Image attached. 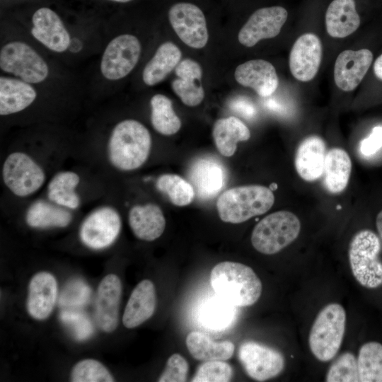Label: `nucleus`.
<instances>
[{"label": "nucleus", "instance_id": "nucleus-39", "mask_svg": "<svg viewBox=\"0 0 382 382\" xmlns=\"http://www.w3.org/2000/svg\"><path fill=\"white\" fill-rule=\"evenodd\" d=\"M91 294L90 287L83 281L72 279L62 290L59 296V305L65 309H76L88 303Z\"/></svg>", "mask_w": 382, "mask_h": 382}, {"label": "nucleus", "instance_id": "nucleus-15", "mask_svg": "<svg viewBox=\"0 0 382 382\" xmlns=\"http://www.w3.org/2000/svg\"><path fill=\"white\" fill-rule=\"evenodd\" d=\"M373 61V54L368 49L347 50L340 52L335 62L334 80L344 91L354 90L367 73Z\"/></svg>", "mask_w": 382, "mask_h": 382}, {"label": "nucleus", "instance_id": "nucleus-46", "mask_svg": "<svg viewBox=\"0 0 382 382\" xmlns=\"http://www.w3.org/2000/svg\"><path fill=\"white\" fill-rule=\"evenodd\" d=\"M376 225L379 236L382 241V210L377 214Z\"/></svg>", "mask_w": 382, "mask_h": 382}, {"label": "nucleus", "instance_id": "nucleus-3", "mask_svg": "<svg viewBox=\"0 0 382 382\" xmlns=\"http://www.w3.org/2000/svg\"><path fill=\"white\" fill-rule=\"evenodd\" d=\"M274 202V195L268 187L240 186L224 191L217 199L216 209L223 221L240 224L265 214Z\"/></svg>", "mask_w": 382, "mask_h": 382}, {"label": "nucleus", "instance_id": "nucleus-9", "mask_svg": "<svg viewBox=\"0 0 382 382\" xmlns=\"http://www.w3.org/2000/svg\"><path fill=\"white\" fill-rule=\"evenodd\" d=\"M141 47L137 37L123 34L107 45L100 62V71L108 80H119L128 75L137 64Z\"/></svg>", "mask_w": 382, "mask_h": 382}, {"label": "nucleus", "instance_id": "nucleus-31", "mask_svg": "<svg viewBox=\"0 0 382 382\" xmlns=\"http://www.w3.org/2000/svg\"><path fill=\"white\" fill-rule=\"evenodd\" d=\"M64 208L44 200L36 201L27 210L25 221L33 228L65 227L72 217Z\"/></svg>", "mask_w": 382, "mask_h": 382}, {"label": "nucleus", "instance_id": "nucleus-11", "mask_svg": "<svg viewBox=\"0 0 382 382\" xmlns=\"http://www.w3.org/2000/svg\"><path fill=\"white\" fill-rule=\"evenodd\" d=\"M122 227L119 213L111 207H102L90 213L82 222L79 236L87 247L100 250L112 245Z\"/></svg>", "mask_w": 382, "mask_h": 382}, {"label": "nucleus", "instance_id": "nucleus-20", "mask_svg": "<svg viewBox=\"0 0 382 382\" xmlns=\"http://www.w3.org/2000/svg\"><path fill=\"white\" fill-rule=\"evenodd\" d=\"M57 296V283L54 277L40 272L31 279L28 287L27 310L31 317L44 320L52 313Z\"/></svg>", "mask_w": 382, "mask_h": 382}, {"label": "nucleus", "instance_id": "nucleus-22", "mask_svg": "<svg viewBox=\"0 0 382 382\" xmlns=\"http://www.w3.org/2000/svg\"><path fill=\"white\" fill-rule=\"evenodd\" d=\"M325 156V144L322 138L313 135L304 139L295 155L294 164L299 175L308 182L318 180L323 174Z\"/></svg>", "mask_w": 382, "mask_h": 382}, {"label": "nucleus", "instance_id": "nucleus-45", "mask_svg": "<svg viewBox=\"0 0 382 382\" xmlns=\"http://www.w3.org/2000/svg\"><path fill=\"white\" fill-rule=\"evenodd\" d=\"M374 71L376 77L382 80V54L376 59L374 64Z\"/></svg>", "mask_w": 382, "mask_h": 382}, {"label": "nucleus", "instance_id": "nucleus-29", "mask_svg": "<svg viewBox=\"0 0 382 382\" xmlns=\"http://www.w3.org/2000/svg\"><path fill=\"white\" fill-rule=\"evenodd\" d=\"M185 343L192 357L203 361L229 359L235 349L231 341L215 342L205 333L199 331L190 332Z\"/></svg>", "mask_w": 382, "mask_h": 382}, {"label": "nucleus", "instance_id": "nucleus-1", "mask_svg": "<svg viewBox=\"0 0 382 382\" xmlns=\"http://www.w3.org/2000/svg\"><path fill=\"white\" fill-rule=\"evenodd\" d=\"M210 282L215 293L234 306H250L260 299L262 282L248 265L231 261L216 265L212 270Z\"/></svg>", "mask_w": 382, "mask_h": 382}, {"label": "nucleus", "instance_id": "nucleus-10", "mask_svg": "<svg viewBox=\"0 0 382 382\" xmlns=\"http://www.w3.org/2000/svg\"><path fill=\"white\" fill-rule=\"evenodd\" d=\"M238 359L246 374L257 381H265L279 375L285 359L277 349L255 341L242 343Z\"/></svg>", "mask_w": 382, "mask_h": 382}, {"label": "nucleus", "instance_id": "nucleus-36", "mask_svg": "<svg viewBox=\"0 0 382 382\" xmlns=\"http://www.w3.org/2000/svg\"><path fill=\"white\" fill-rule=\"evenodd\" d=\"M199 315L204 326L216 330H223L234 318V306L219 296V299H212L205 302Z\"/></svg>", "mask_w": 382, "mask_h": 382}, {"label": "nucleus", "instance_id": "nucleus-26", "mask_svg": "<svg viewBox=\"0 0 382 382\" xmlns=\"http://www.w3.org/2000/svg\"><path fill=\"white\" fill-rule=\"evenodd\" d=\"M37 93L33 87L21 79L0 77V115L18 112L31 105Z\"/></svg>", "mask_w": 382, "mask_h": 382}, {"label": "nucleus", "instance_id": "nucleus-6", "mask_svg": "<svg viewBox=\"0 0 382 382\" xmlns=\"http://www.w3.org/2000/svg\"><path fill=\"white\" fill-rule=\"evenodd\" d=\"M301 222L294 213L279 211L266 216L253 230L251 243L265 255H273L294 242L299 235Z\"/></svg>", "mask_w": 382, "mask_h": 382}, {"label": "nucleus", "instance_id": "nucleus-43", "mask_svg": "<svg viewBox=\"0 0 382 382\" xmlns=\"http://www.w3.org/2000/svg\"><path fill=\"white\" fill-rule=\"evenodd\" d=\"M382 147V126L375 127L370 135L360 144V151L364 156H371Z\"/></svg>", "mask_w": 382, "mask_h": 382}, {"label": "nucleus", "instance_id": "nucleus-34", "mask_svg": "<svg viewBox=\"0 0 382 382\" xmlns=\"http://www.w3.org/2000/svg\"><path fill=\"white\" fill-rule=\"evenodd\" d=\"M361 382H382V344L371 341L364 344L357 357Z\"/></svg>", "mask_w": 382, "mask_h": 382}, {"label": "nucleus", "instance_id": "nucleus-5", "mask_svg": "<svg viewBox=\"0 0 382 382\" xmlns=\"http://www.w3.org/2000/svg\"><path fill=\"white\" fill-rule=\"evenodd\" d=\"M380 250L379 238L369 229L357 232L349 243L348 255L352 274L359 284L367 289L382 286Z\"/></svg>", "mask_w": 382, "mask_h": 382}, {"label": "nucleus", "instance_id": "nucleus-33", "mask_svg": "<svg viewBox=\"0 0 382 382\" xmlns=\"http://www.w3.org/2000/svg\"><path fill=\"white\" fill-rule=\"evenodd\" d=\"M151 122L158 133L170 136L177 133L181 121L173 108L171 100L163 94L154 95L150 100Z\"/></svg>", "mask_w": 382, "mask_h": 382}, {"label": "nucleus", "instance_id": "nucleus-32", "mask_svg": "<svg viewBox=\"0 0 382 382\" xmlns=\"http://www.w3.org/2000/svg\"><path fill=\"white\" fill-rule=\"evenodd\" d=\"M80 182L79 175L72 171H62L55 174L47 186V197L56 204L75 209L80 199L75 191Z\"/></svg>", "mask_w": 382, "mask_h": 382}, {"label": "nucleus", "instance_id": "nucleus-7", "mask_svg": "<svg viewBox=\"0 0 382 382\" xmlns=\"http://www.w3.org/2000/svg\"><path fill=\"white\" fill-rule=\"evenodd\" d=\"M0 67L29 83H40L49 74L48 66L40 55L28 44L19 41L2 47Z\"/></svg>", "mask_w": 382, "mask_h": 382}, {"label": "nucleus", "instance_id": "nucleus-24", "mask_svg": "<svg viewBox=\"0 0 382 382\" xmlns=\"http://www.w3.org/2000/svg\"><path fill=\"white\" fill-rule=\"evenodd\" d=\"M128 221L135 236L146 241L159 238L166 228V219L162 210L152 203L132 207L129 212Z\"/></svg>", "mask_w": 382, "mask_h": 382}, {"label": "nucleus", "instance_id": "nucleus-13", "mask_svg": "<svg viewBox=\"0 0 382 382\" xmlns=\"http://www.w3.org/2000/svg\"><path fill=\"white\" fill-rule=\"evenodd\" d=\"M287 17V11L282 6L264 7L256 10L240 30L238 35L239 42L251 47L262 40L276 37Z\"/></svg>", "mask_w": 382, "mask_h": 382}, {"label": "nucleus", "instance_id": "nucleus-27", "mask_svg": "<svg viewBox=\"0 0 382 382\" xmlns=\"http://www.w3.org/2000/svg\"><path fill=\"white\" fill-rule=\"evenodd\" d=\"M182 53L171 42L161 44L144 68L142 79L152 86L163 81L180 62Z\"/></svg>", "mask_w": 382, "mask_h": 382}, {"label": "nucleus", "instance_id": "nucleus-19", "mask_svg": "<svg viewBox=\"0 0 382 382\" xmlns=\"http://www.w3.org/2000/svg\"><path fill=\"white\" fill-rule=\"evenodd\" d=\"M234 76L239 84L253 89L262 98L272 96L279 85L274 66L264 59H251L238 65Z\"/></svg>", "mask_w": 382, "mask_h": 382}, {"label": "nucleus", "instance_id": "nucleus-44", "mask_svg": "<svg viewBox=\"0 0 382 382\" xmlns=\"http://www.w3.org/2000/svg\"><path fill=\"white\" fill-rule=\"evenodd\" d=\"M229 108L245 119H253L256 115V108L253 103L246 98L238 97L232 100Z\"/></svg>", "mask_w": 382, "mask_h": 382}, {"label": "nucleus", "instance_id": "nucleus-14", "mask_svg": "<svg viewBox=\"0 0 382 382\" xmlns=\"http://www.w3.org/2000/svg\"><path fill=\"white\" fill-rule=\"evenodd\" d=\"M323 48L320 40L313 33L297 38L289 54V64L292 76L302 82L312 80L320 66Z\"/></svg>", "mask_w": 382, "mask_h": 382}, {"label": "nucleus", "instance_id": "nucleus-38", "mask_svg": "<svg viewBox=\"0 0 382 382\" xmlns=\"http://www.w3.org/2000/svg\"><path fill=\"white\" fill-rule=\"evenodd\" d=\"M71 381L74 382H112L114 378L100 361L88 359L80 361L73 368Z\"/></svg>", "mask_w": 382, "mask_h": 382}, {"label": "nucleus", "instance_id": "nucleus-2", "mask_svg": "<svg viewBox=\"0 0 382 382\" xmlns=\"http://www.w3.org/2000/svg\"><path fill=\"white\" fill-rule=\"evenodd\" d=\"M151 137L147 128L134 120L120 122L113 128L108 145L111 164L123 171L134 170L147 160Z\"/></svg>", "mask_w": 382, "mask_h": 382}, {"label": "nucleus", "instance_id": "nucleus-18", "mask_svg": "<svg viewBox=\"0 0 382 382\" xmlns=\"http://www.w3.org/2000/svg\"><path fill=\"white\" fill-rule=\"evenodd\" d=\"M33 36L48 49L62 52L70 45V36L59 16L52 9H37L32 18Z\"/></svg>", "mask_w": 382, "mask_h": 382}, {"label": "nucleus", "instance_id": "nucleus-8", "mask_svg": "<svg viewBox=\"0 0 382 382\" xmlns=\"http://www.w3.org/2000/svg\"><path fill=\"white\" fill-rule=\"evenodd\" d=\"M2 178L11 192L23 197L35 193L42 187L45 174L32 157L16 151L6 158L2 168Z\"/></svg>", "mask_w": 382, "mask_h": 382}, {"label": "nucleus", "instance_id": "nucleus-28", "mask_svg": "<svg viewBox=\"0 0 382 382\" xmlns=\"http://www.w3.org/2000/svg\"><path fill=\"white\" fill-rule=\"evenodd\" d=\"M212 135L219 153L224 156L230 157L236 151L238 142L250 139V132L241 120L228 117L215 122Z\"/></svg>", "mask_w": 382, "mask_h": 382}, {"label": "nucleus", "instance_id": "nucleus-37", "mask_svg": "<svg viewBox=\"0 0 382 382\" xmlns=\"http://www.w3.org/2000/svg\"><path fill=\"white\" fill-rule=\"evenodd\" d=\"M328 382H358L357 360L350 352H345L331 364L325 377Z\"/></svg>", "mask_w": 382, "mask_h": 382}, {"label": "nucleus", "instance_id": "nucleus-40", "mask_svg": "<svg viewBox=\"0 0 382 382\" xmlns=\"http://www.w3.org/2000/svg\"><path fill=\"white\" fill-rule=\"evenodd\" d=\"M59 318L77 340H85L93 333V324L84 313L76 309H65L60 313Z\"/></svg>", "mask_w": 382, "mask_h": 382}, {"label": "nucleus", "instance_id": "nucleus-21", "mask_svg": "<svg viewBox=\"0 0 382 382\" xmlns=\"http://www.w3.org/2000/svg\"><path fill=\"white\" fill-rule=\"evenodd\" d=\"M175 72L178 79L171 83L174 93L185 105L190 107L199 105L204 98V91L201 83V66L193 59H185L179 62Z\"/></svg>", "mask_w": 382, "mask_h": 382}, {"label": "nucleus", "instance_id": "nucleus-41", "mask_svg": "<svg viewBox=\"0 0 382 382\" xmlns=\"http://www.w3.org/2000/svg\"><path fill=\"white\" fill-rule=\"evenodd\" d=\"M233 376L230 364L224 361H205L201 364L191 381L192 382H227Z\"/></svg>", "mask_w": 382, "mask_h": 382}, {"label": "nucleus", "instance_id": "nucleus-23", "mask_svg": "<svg viewBox=\"0 0 382 382\" xmlns=\"http://www.w3.org/2000/svg\"><path fill=\"white\" fill-rule=\"evenodd\" d=\"M156 306V294L154 283L141 281L133 289L126 305L122 323L127 328H136L154 314Z\"/></svg>", "mask_w": 382, "mask_h": 382}, {"label": "nucleus", "instance_id": "nucleus-17", "mask_svg": "<svg viewBox=\"0 0 382 382\" xmlns=\"http://www.w3.org/2000/svg\"><path fill=\"white\" fill-rule=\"evenodd\" d=\"M122 296V284L113 274L105 276L100 282L96 299V318L100 328L114 331L118 325L119 308Z\"/></svg>", "mask_w": 382, "mask_h": 382}, {"label": "nucleus", "instance_id": "nucleus-42", "mask_svg": "<svg viewBox=\"0 0 382 382\" xmlns=\"http://www.w3.org/2000/svg\"><path fill=\"white\" fill-rule=\"evenodd\" d=\"M189 370L187 360L179 354H173L167 360L165 369L158 378L159 382L186 381Z\"/></svg>", "mask_w": 382, "mask_h": 382}, {"label": "nucleus", "instance_id": "nucleus-30", "mask_svg": "<svg viewBox=\"0 0 382 382\" xmlns=\"http://www.w3.org/2000/svg\"><path fill=\"white\" fill-rule=\"evenodd\" d=\"M352 170L347 152L340 148L330 149L325 156L323 174L326 189L332 194L342 192L347 187Z\"/></svg>", "mask_w": 382, "mask_h": 382}, {"label": "nucleus", "instance_id": "nucleus-4", "mask_svg": "<svg viewBox=\"0 0 382 382\" xmlns=\"http://www.w3.org/2000/svg\"><path fill=\"white\" fill-rule=\"evenodd\" d=\"M346 312L337 303L320 311L311 326L308 344L311 352L320 361L331 360L339 351L345 332Z\"/></svg>", "mask_w": 382, "mask_h": 382}, {"label": "nucleus", "instance_id": "nucleus-35", "mask_svg": "<svg viewBox=\"0 0 382 382\" xmlns=\"http://www.w3.org/2000/svg\"><path fill=\"white\" fill-rule=\"evenodd\" d=\"M156 187L168 197L172 204L176 206L188 205L195 196V189L192 184L175 174H164L158 177Z\"/></svg>", "mask_w": 382, "mask_h": 382}, {"label": "nucleus", "instance_id": "nucleus-47", "mask_svg": "<svg viewBox=\"0 0 382 382\" xmlns=\"http://www.w3.org/2000/svg\"><path fill=\"white\" fill-rule=\"evenodd\" d=\"M110 1H115V2H120V3H126V2L130 1L132 0H110Z\"/></svg>", "mask_w": 382, "mask_h": 382}, {"label": "nucleus", "instance_id": "nucleus-16", "mask_svg": "<svg viewBox=\"0 0 382 382\" xmlns=\"http://www.w3.org/2000/svg\"><path fill=\"white\" fill-rule=\"evenodd\" d=\"M226 176L224 166L211 156L197 159L191 165L188 173L195 195L201 199L214 197L224 187Z\"/></svg>", "mask_w": 382, "mask_h": 382}, {"label": "nucleus", "instance_id": "nucleus-12", "mask_svg": "<svg viewBox=\"0 0 382 382\" xmlns=\"http://www.w3.org/2000/svg\"><path fill=\"white\" fill-rule=\"evenodd\" d=\"M170 23L178 37L187 46L201 49L209 40L207 21L202 11L196 5L180 2L168 11Z\"/></svg>", "mask_w": 382, "mask_h": 382}, {"label": "nucleus", "instance_id": "nucleus-25", "mask_svg": "<svg viewBox=\"0 0 382 382\" xmlns=\"http://www.w3.org/2000/svg\"><path fill=\"white\" fill-rule=\"evenodd\" d=\"M360 23L354 0H333L327 8L326 30L332 37H347L358 29Z\"/></svg>", "mask_w": 382, "mask_h": 382}]
</instances>
